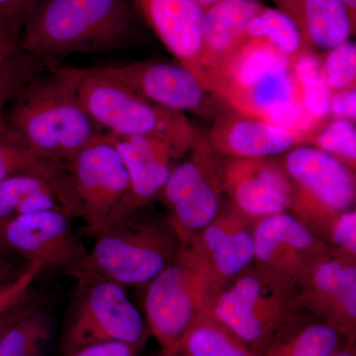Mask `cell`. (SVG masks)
<instances>
[{"label":"cell","mask_w":356,"mask_h":356,"mask_svg":"<svg viewBox=\"0 0 356 356\" xmlns=\"http://www.w3.org/2000/svg\"><path fill=\"white\" fill-rule=\"evenodd\" d=\"M138 13L134 0H40L23 25L19 49L57 65L74 54L127 48L137 36Z\"/></svg>","instance_id":"1"},{"label":"cell","mask_w":356,"mask_h":356,"mask_svg":"<svg viewBox=\"0 0 356 356\" xmlns=\"http://www.w3.org/2000/svg\"><path fill=\"white\" fill-rule=\"evenodd\" d=\"M83 67L47 65L3 112L9 125L36 153L65 161L104 134L79 96Z\"/></svg>","instance_id":"2"},{"label":"cell","mask_w":356,"mask_h":356,"mask_svg":"<svg viewBox=\"0 0 356 356\" xmlns=\"http://www.w3.org/2000/svg\"><path fill=\"white\" fill-rule=\"evenodd\" d=\"M93 238L83 259L64 274H91L124 288L142 286L184 248L172 220L154 204L135 208Z\"/></svg>","instance_id":"3"},{"label":"cell","mask_w":356,"mask_h":356,"mask_svg":"<svg viewBox=\"0 0 356 356\" xmlns=\"http://www.w3.org/2000/svg\"><path fill=\"white\" fill-rule=\"evenodd\" d=\"M145 320L165 355L172 353L196 318L210 311L224 285L205 262L184 247L146 285Z\"/></svg>","instance_id":"4"},{"label":"cell","mask_w":356,"mask_h":356,"mask_svg":"<svg viewBox=\"0 0 356 356\" xmlns=\"http://www.w3.org/2000/svg\"><path fill=\"white\" fill-rule=\"evenodd\" d=\"M62 332L65 356L92 344L122 341L144 346L151 336L126 288L99 276L76 273Z\"/></svg>","instance_id":"5"},{"label":"cell","mask_w":356,"mask_h":356,"mask_svg":"<svg viewBox=\"0 0 356 356\" xmlns=\"http://www.w3.org/2000/svg\"><path fill=\"white\" fill-rule=\"evenodd\" d=\"M298 295L291 278L254 262L222 288L210 312L261 356Z\"/></svg>","instance_id":"6"},{"label":"cell","mask_w":356,"mask_h":356,"mask_svg":"<svg viewBox=\"0 0 356 356\" xmlns=\"http://www.w3.org/2000/svg\"><path fill=\"white\" fill-rule=\"evenodd\" d=\"M65 163L83 235H98L137 208L123 159L106 133L91 140Z\"/></svg>","instance_id":"7"},{"label":"cell","mask_w":356,"mask_h":356,"mask_svg":"<svg viewBox=\"0 0 356 356\" xmlns=\"http://www.w3.org/2000/svg\"><path fill=\"white\" fill-rule=\"evenodd\" d=\"M282 161L293 188L288 212L325 243L336 217L355 208V170L309 145L283 154Z\"/></svg>","instance_id":"8"},{"label":"cell","mask_w":356,"mask_h":356,"mask_svg":"<svg viewBox=\"0 0 356 356\" xmlns=\"http://www.w3.org/2000/svg\"><path fill=\"white\" fill-rule=\"evenodd\" d=\"M225 156L208 132L196 131L188 151L172 168L158 202L177 228L182 243L215 219L224 204Z\"/></svg>","instance_id":"9"},{"label":"cell","mask_w":356,"mask_h":356,"mask_svg":"<svg viewBox=\"0 0 356 356\" xmlns=\"http://www.w3.org/2000/svg\"><path fill=\"white\" fill-rule=\"evenodd\" d=\"M79 96L92 120L111 135H159L193 125L185 114L156 106L102 67L84 69Z\"/></svg>","instance_id":"10"},{"label":"cell","mask_w":356,"mask_h":356,"mask_svg":"<svg viewBox=\"0 0 356 356\" xmlns=\"http://www.w3.org/2000/svg\"><path fill=\"white\" fill-rule=\"evenodd\" d=\"M76 219L65 209L22 215L0 229V252L18 257L28 264H40L44 271L64 273L88 252Z\"/></svg>","instance_id":"11"},{"label":"cell","mask_w":356,"mask_h":356,"mask_svg":"<svg viewBox=\"0 0 356 356\" xmlns=\"http://www.w3.org/2000/svg\"><path fill=\"white\" fill-rule=\"evenodd\" d=\"M102 69L149 102L170 111L214 119L228 107L216 92L179 63L151 60L105 65Z\"/></svg>","instance_id":"12"},{"label":"cell","mask_w":356,"mask_h":356,"mask_svg":"<svg viewBox=\"0 0 356 356\" xmlns=\"http://www.w3.org/2000/svg\"><path fill=\"white\" fill-rule=\"evenodd\" d=\"M298 286L300 305L344 336L356 334V257L327 245Z\"/></svg>","instance_id":"13"},{"label":"cell","mask_w":356,"mask_h":356,"mask_svg":"<svg viewBox=\"0 0 356 356\" xmlns=\"http://www.w3.org/2000/svg\"><path fill=\"white\" fill-rule=\"evenodd\" d=\"M197 129L159 135L120 137L106 133L123 159L136 207L158 202L172 168L188 151Z\"/></svg>","instance_id":"14"},{"label":"cell","mask_w":356,"mask_h":356,"mask_svg":"<svg viewBox=\"0 0 356 356\" xmlns=\"http://www.w3.org/2000/svg\"><path fill=\"white\" fill-rule=\"evenodd\" d=\"M225 196L238 212L252 221L288 212L292 182L282 159L225 158Z\"/></svg>","instance_id":"15"},{"label":"cell","mask_w":356,"mask_h":356,"mask_svg":"<svg viewBox=\"0 0 356 356\" xmlns=\"http://www.w3.org/2000/svg\"><path fill=\"white\" fill-rule=\"evenodd\" d=\"M254 222L224 201L215 219L184 245L197 254L225 286L254 262Z\"/></svg>","instance_id":"16"},{"label":"cell","mask_w":356,"mask_h":356,"mask_svg":"<svg viewBox=\"0 0 356 356\" xmlns=\"http://www.w3.org/2000/svg\"><path fill=\"white\" fill-rule=\"evenodd\" d=\"M254 264L291 278L298 284L327 243L290 212L257 220Z\"/></svg>","instance_id":"17"},{"label":"cell","mask_w":356,"mask_h":356,"mask_svg":"<svg viewBox=\"0 0 356 356\" xmlns=\"http://www.w3.org/2000/svg\"><path fill=\"white\" fill-rule=\"evenodd\" d=\"M208 136L225 158H277L307 142L305 134L278 127L229 106L215 117Z\"/></svg>","instance_id":"18"},{"label":"cell","mask_w":356,"mask_h":356,"mask_svg":"<svg viewBox=\"0 0 356 356\" xmlns=\"http://www.w3.org/2000/svg\"><path fill=\"white\" fill-rule=\"evenodd\" d=\"M134 1L147 24L177 63L191 70L209 88L200 64L205 9L195 0Z\"/></svg>","instance_id":"19"},{"label":"cell","mask_w":356,"mask_h":356,"mask_svg":"<svg viewBox=\"0 0 356 356\" xmlns=\"http://www.w3.org/2000/svg\"><path fill=\"white\" fill-rule=\"evenodd\" d=\"M264 7L259 0H222L204 10L200 64L205 74L247 41L248 25Z\"/></svg>","instance_id":"20"},{"label":"cell","mask_w":356,"mask_h":356,"mask_svg":"<svg viewBox=\"0 0 356 356\" xmlns=\"http://www.w3.org/2000/svg\"><path fill=\"white\" fill-rule=\"evenodd\" d=\"M65 209L76 219L79 207L72 182L38 175H20L0 184V229L22 215Z\"/></svg>","instance_id":"21"},{"label":"cell","mask_w":356,"mask_h":356,"mask_svg":"<svg viewBox=\"0 0 356 356\" xmlns=\"http://www.w3.org/2000/svg\"><path fill=\"white\" fill-rule=\"evenodd\" d=\"M348 337L296 304L281 321L261 356H330Z\"/></svg>","instance_id":"22"},{"label":"cell","mask_w":356,"mask_h":356,"mask_svg":"<svg viewBox=\"0 0 356 356\" xmlns=\"http://www.w3.org/2000/svg\"><path fill=\"white\" fill-rule=\"evenodd\" d=\"M273 1L296 24L310 50H332L355 35L356 25L341 0Z\"/></svg>","instance_id":"23"},{"label":"cell","mask_w":356,"mask_h":356,"mask_svg":"<svg viewBox=\"0 0 356 356\" xmlns=\"http://www.w3.org/2000/svg\"><path fill=\"white\" fill-rule=\"evenodd\" d=\"M20 175H38L57 181H70L65 161L36 153L0 114V184Z\"/></svg>","instance_id":"24"},{"label":"cell","mask_w":356,"mask_h":356,"mask_svg":"<svg viewBox=\"0 0 356 356\" xmlns=\"http://www.w3.org/2000/svg\"><path fill=\"white\" fill-rule=\"evenodd\" d=\"M168 356H259L210 311L201 314Z\"/></svg>","instance_id":"25"},{"label":"cell","mask_w":356,"mask_h":356,"mask_svg":"<svg viewBox=\"0 0 356 356\" xmlns=\"http://www.w3.org/2000/svg\"><path fill=\"white\" fill-rule=\"evenodd\" d=\"M291 69L300 102L318 126L330 119L332 91L325 81L323 58L306 50L291 60Z\"/></svg>","instance_id":"26"},{"label":"cell","mask_w":356,"mask_h":356,"mask_svg":"<svg viewBox=\"0 0 356 356\" xmlns=\"http://www.w3.org/2000/svg\"><path fill=\"white\" fill-rule=\"evenodd\" d=\"M53 334V318L41 305L0 339V356H47Z\"/></svg>","instance_id":"27"},{"label":"cell","mask_w":356,"mask_h":356,"mask_svg":"<svg viewBox=\"0 0 356 356\" xmlns=\"http://www.w3.org/2000/svg\"><path fill=\"white\" fill-rule=\"evenodd\" d=\"M247 35L248 38L266 40L291 60L310 50L296 24L277 7L264 6L248 25Z\"/></svg>","instance_id":"28"},{"label":"cell","mask_w":356,"mask_h":356,"mask_svg":"<svg viewBox=\"0 0 356 356\" xmlns=\"http://www.w3.org/2000/svg\"><path fill=\"white\" fill-rule=\"evenodd\" d=\"M306 145L317 147L356 170V127L353 122L327 119L307 136Z\"/></svg>","instance_id":"29"},{"label":"cell","mask_w":356,"mask_h":356,"mask_svg":"<svg viewBox=\"0 0 356 356\" xmlns=\"http://www.w3.org/2000/svg\"><path fill=\"white\" fill-rule=\"evenodd\" d=\"M46 67L39 58L21 50L0 60V114L6 111L21 89Z\"/></svg>","instance_id":"30"},{"label":"cell","mask_w":356,"mask_h":356,"mask_svg":"<svg viewBox=\"0 0 356 356\" xmlns=\"http://www.w3.org/2000/svg\"><path fill=\"white\" fill-rule=\"evenodd\" d=\"M323 67L332 92L356 88V44L353 40L325 51Z\"/></svg>","instance_id":"31"},{"label":"cell","mask_w":356,"mask_h":356,"mask_svg":"<svg viewBox=\"0 0 356 356\" xmlns=\"http://www.w3.org/2000/svg\"><path fill=\"white\" fill-rule=\"evenodd\" d=\"M44 271L40 264H28L17 278L0 283V315L28 296L35 281Z\"/></svg>","instance_id":"32"},{"label":"cell","mask_w":356,"mask_h":356,"mask_svg":"<svg viewBox=\"0 0 356 356\" xmlns=\"http://www.w3.org/2000/svg\"><path fill=\"white\" fill-rule=\"evenodd\" d=\"M327 245L356 257V210L355 208L341 213L332 222L327 234Z\"/></svg>","instance_id":"33"},{"label":"cell","mask_w":356,"mask_h":356,"mask_svg":"<svg viewBox=\"0 0 356 356\" xmlns=\"http://www.w3.org/2000/svg\"><path fill=\"white\" fill-rule=\"evenodd\" d=\"M40 0H0V28L18 44L23 25Z\"/></svg>","instance_id":"34"},{"label":"cell","mask_w":356,"mask_h":356,"mask_svg":"<svg viewBox=\"0 0 356 356\" xmlns=\"http://www.w3.org/2000/svg\"><path fill=\"white\" fill-rule=\"evenodd\" d=\"M144 346L112 341L79 348L67 356H138Z\"/></svg>","instance_id":"35"},{"label":"cell","mask_w":356,"mask_h":356,"mask_svg":"<svg viewBox=\"0 0 356 356\" xmlns=\"http://www.w3.org/2000/svg\"><path fill=\"white\" fill-rule=\"evenodd\" d=\"M330 118L343 119L355 123L356 88L332 92Z\"/></svg>","instance_id":"36"},{"label":"cell","mask_w":356,"mask_h":356,"mask_svg":"<svg viewBox=\"0 0 356 356\" xmlns=\"http://www.w3.org/2000/svg\"><path fill=\"white\" fill-rule=\"evenodd\" d=\"M41 301L37 298L34 293H30L22 301L16 304L13 308L9 309L0 315V339L3 337L6 332L10 329L20 318L25 317L31 313L35 309L41 306Z\"/></svg>","instance_id":"37"},{"label":"cell","mask_w":356,"mask_h":356,"mask_svg":"<svg viewBox=\"0 0 356 356\" xmlns=\"http://www.w3.org/2000/svg\"><path fill=\"white\" fill-rule=\"evenodd\" d=\"M20 51L19 44L0 28V60Z\"/></svg>","instance_id":"38"},{"label":"cell","mask_w":356,"mask_h":356,"mask_svg":"<svg viewBox=\"0 0 356 356\" xmlns=\"http://www.w3.org/2000/svg\"><path fill=\"white\" fill-rule=\"evenodd\" d=\"M330 356H356V334L346 337L344 343Z\"/></svg>","instance_id":"39"},{"label":"cell","mask_w":356,"mask_h":356,"mask_svg":"<svg viewBox=\"0 0 356 356\" xmlns=\"http://www.w3.org/2000/svg\"><path fill=\"white\" fill-rule=\"evenodd\" d=\"M350 13V19L356 25V0H341Z\"/></svg>","instance_id":"40"},{"label":"cell","mask_w":356,"mask_h":356,"mask_svg":"<svg viewBox=\"0 0 356 356\" xmlns=\"http://www.w3.org/2000/svg\"><path fill=\"white\" fill-rule=\"evenodd\" d=\"M196 2L203 7L204 9L208 8V7L214 6L218 2L222 1V0H195Z\"/></svg>","instance_id":"41"},{"label":"cell","mask_w":356,"mask_h":356,"mask_svg":"<svg viewBox=\"0 0 356 356\" xmlns=\"http://www.w3.org/2000/svg\"><path fill=\"white\" fill-rule=\"evenodd\" d=\"M159 356H168V355H165V353H161V355H159Z\"/></svg>","instance_id":"42"}]
</instances>
